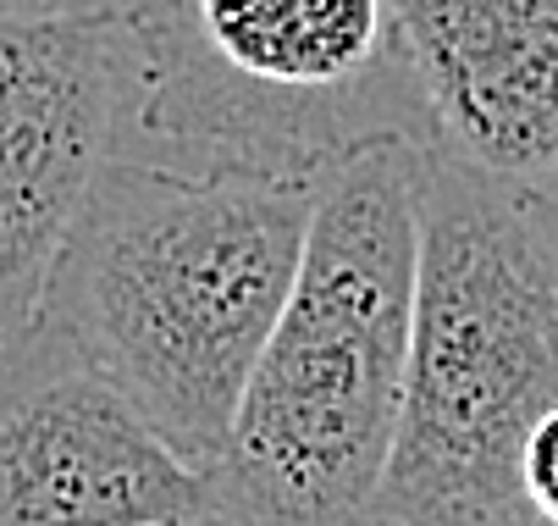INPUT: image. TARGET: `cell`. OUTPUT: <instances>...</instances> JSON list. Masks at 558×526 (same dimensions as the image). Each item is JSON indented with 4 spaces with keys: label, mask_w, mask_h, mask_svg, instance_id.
<instances>
[{
    "label": "cell",
    "mask_w": 558,
    "mask_h": 526,
    "mask_svg": "<svg viewBox=\"0 0 558 526\" xmlns=\"http://www.w3.org/2000/svg\"><path fill=\"white\" fill-rule=\"evenodd\" d=\"M315 183L277 172H172L106 162L39 288L194 471L227 461L250 371L293 288Z\"/></svg>",
    "instance_id": "6da1fadb"
},
{
    "label": "cell",
    "mask_w": 558,
    "mask_h": 526,
    "mask_svg": "<svg viewBox=\"0 0 558 526\" xmlns=\"http://www.w3.org/2000/svg\"><path fill=\"white\" fill-rule=\"evenodd\" d=\"M426 144L371 133L322 172L282 316L216 477L260 526H365L410 378Z\"/></svg>",
    "instance_id": "7a4b0ae2"
},
{
    "label": "cell",
    "mask_w": 558,
    "mask_h": 526,
    "mask_svg": "<svg viewBox=\"0 0 558 526\" xmlns=\"http://www.w3.org/2000/svg\"><path fill=\"white\" fill-rule=\"evenodd\" d=\"M558 405V200L426 150L410 378L365 526H525L514 461Z\"/></svg>",
    "instance_id": "3957f363"
},
{
    "label": "cell",
    "mask_w": 558,
    "mask_h": 526,
    "mask_svg": "<svg viewBox=\"0 0 558 526\" xmlns=\"http://www.w3.org/2000/svg\"><path fill=\"white\" fill-rule=\"evenodd\" d=\"M117 156L322 178L371 133L426 144L392 0H133Z\"/></svg>",
    "instance_id": "277c9868"
},
{
    "label": "cell",
    "mask_w": 558,
    "mask_h": 526,
    "mask_svg": "<svg viewBox=\"0 0 558 526\" xmlns=\"http://www.w3.org/2000/svg\"><path fill=\"white\" fill-rule=\"evenodd\" d=\"M205 488L72 333L0 327V526H155Z\"/></svg>",
    "instance_id": "5b68a950"
},
{
    "label": "cell",
    "mask_w": 558,
    "mask_h": 526,
    "mask_svg": "<svg viewBox=\"0 0 558 526\" xmlns=\"http://www.w3.org/2000/svg\"><path fill=\"white\" fill-rule=\"evenodd\" d=\"M122 17L0 7V327L28 322L61 234L117 156Z\"/></svg>",
    "instance_id": "8992f818"
},
{
    "label": "cell",
    "mask_w": 558,
    "mask_h": 526,
    "mask_svg": "<svg viewBox=\"0 0 558 526\" xmlns=\"http://www.w3.org/2000/svg\"><path fill=\"white\" fill-rule=\"evenodd\" d=\"M426 150L558 200V0H392Z\"/></svg>",
    "instance_id": "52a82bcc"
},
{
    "label": "cell",
    "mask_w": 558,
    "mask_h": 526,
    "mask_svg": "<svg viewBox=\"0 0 558 526\" xmlns=\"http://www.w3.org/2000/svg\"><path fill=\"white\" fill-rule=\"evenodd\" d=\"M514 488H520L525 526H558V405H547L525 432L514 461Z\"/></svg>",
    "instance_id": "ba28073f"
},
{
    "label": "cell",
    "mask_w": 558,
    "mask_h": 526,
    "mask_svg": "<svg viewBox=\"0 0 558 526\" xmlns=\"http://www.w3.org/2000/svg\"><path fill=\"white\" fill-rule=\"evenodd\" d=\"M155 526H260V521L250 515L244 499H238V493L210 471V488L199 493V504H189V510L172 515V521H155Z\"/></svg>",
    "instance_id": "9c48e42d"
},
{
    "label": "cell",
    "mask_w": 558,
    "mask_h": 526,
    "mask_svg": "<svg viewBox=\"0 0 558 526\" xmlns=\"http://www.w3.org/2000/svg\"><path fill=\"white\" fill-rule=\"evenodd\" d=\"M0 7H17V12H122L133 0H0Z\"/></svg>",
    "instance_id": "30bf717a"
}]
</instances>
